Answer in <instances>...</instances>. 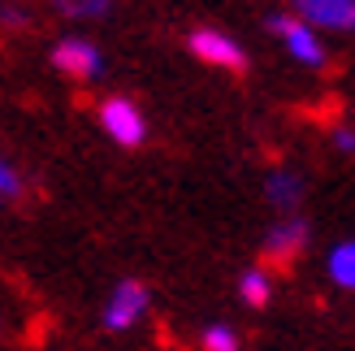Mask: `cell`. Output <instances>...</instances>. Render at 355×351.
Masks as SVG:
<instances>
[{"mask_svg":"<svg viewBox=\"0 0 355 351\" xmlns=\"http://www.w3.org/2000/svg\"><path fill=\"white\" fill-rule=\"evenodd\" d=\"M264 26L273 35H282V44L295 61L304 65H325V44L316 40V26H308L304 17H291V13H269L264 17Z\"/></svg>","mask_w":355,"mask_h":351,"instance_id":"6da1fadb","label":"cell"},{"mask_svg":"<svg viewBox=\"0 0 355 351\" xmlns=\"http://www.w3.org/2000/svg\"><path fill=\"white\" fill-rule=\"evenodd\" d=\"M100 126L121 148H139L148 139V121H144V113L135 109V100H126V96H109L100 104Z\"/></svg>","mask_w":355,"mask_h":351,"instance_id":"7a4b0ae2","label":"cell"},{"mask_svg":"<svg viewBox=\"0 0 355 351\" xmlns=\"http://www.w3.org/2000/svg\"><path fill=\"white\" fill-rule=\"evenodd\" d=\"M144 312H148V286L126 277V282L113 286L109 304H104V329H130Z\"/></svg>","mask_w":355,"mask_h":351,"instance_id":"3957f363","label":"cell"},{"mask_svg":"<svg viewBox=\"0 0 355 351\" xmlns=\"http://www.w3.org/2000/svg\"><path fill=\"white\" fill-rule=\"evenodd\" d=\"M187 48H191V57H200V61H208V65H221V69H243V65H247V52L230 40L225 31H212V26L191 31Z\"/></svg>","mask_w":355,"mask_h":351,"instance_id":"277c9868","label":"cell"},{"mask_svg":"<svg viewBox=\"0 0 355 351\" xmlns=\"http://www.w3.org/2000/svg\"><path fill=\"white\" fill-rule=\"evenodd\" d=\"M52 65L61 69V74H69V78H96L100 74V48L92 44V40H78V35H69V40H57L52 44Z\"/></svg>","mask_w":355,"mask_h":351,"instance_id":"5b68a950","label":"cell"},{"mask_svg":"<svg viewBox=\"0 0 355 351\" xmlns=\"http://www.w3.org/2000/svg\"><path fill=\"white\" fill-rule=\"evenodd\" d=\"M295 17L325 31H355V0H291Z\"/></svg>","mask_w":355,"mask_h":351,"instance_id":"8992f818","label":"cell"},{"mask_svg":"<svg viewBox=\"0 0 355 351\" xmlns=\"http://www.w3.org/2000/svg\"><path fill=\"white\" fill-rule=\"evenodd\" d=\"M304 243H308V225L299 217H282L269 230V239H264V256L277 260V265H291V260L304 252Z\"/></svg>","mask_w":355,"mask_h":351,"instance_id":"52a82bcc","label":"cell"},{"mask_svg":"<svg viewBox=\"0 0 355 351\" xmlns=\"http://www.w3.org/2000/svg\"><path fill=\"white\" fill-rule=\"evenodd\" d=\"M239 295H243L247 308H264V304H269V295H273L269 269H247V273L239 277Z\"/></svg>","mask_w":355,"mask_h":351,"instance_id":"ba28073f","label":"cell"},{"mask_svg":"<svg viewBox=\"0 0 355 351\" xmlns=\"http://www.w3.org/2000/svg\"><path fill=\"white\" fill-rule=\"evenodd\" d=\"M329 277H334L343 291H355V239L338 243V248L329 252Z\"/></svg>","mask_w":355,"mask_h":351,"instance_id":"9c48e42d","label":"cell"},{"mask_svg":"<svg viewBox=\"0 0 355 351\" xmlns=\"http://www.w3.org/2000/svg\"><path fill=\"white\" fill-rule=\"evenodd\" d=\"M269 200L291 217V208L299 204V178H295V173H286V169L273 173V178H269Z\"/></svg>","mask_w":355,"mask_h":351,"instance_id":"30bf717a","label":"cell"},{"mask_svg":"<svg viewBox=\"0 0 355 351\" xmlns=\"http://www.w3.org/2000/svg\"><path fill=\"white\" fill-rule=\"evenodd\" d=\"M65 17H74V22H87V17H104L109 13V0H52Z\"/></svg>","mask_w":355,"mask_h":351,"instance_id":"8fae6325","label":"cell"},{"mask_svg":"<svg viewBox=\"0 0 355 351\" xmlns=\"http://www.w3.org/2000/svg\"><path fill=\"white\" fill-rule=\"evenodd\" d=\"M204 351H239V334L230 325H208L204 329Z\"/></svg>","mask_w":355,"mask_h":351,"instance_id":"7c38bea8","label":"cell"},{"mask_svg":"<svg viewBox=\"0 0 355 351\" xmlns=\"http://www.w3.org/2000/svg\"><path fill=\"white\" fill-rule=\"evenodd\" d=\"M0 191H5V200H13L17 191H22V178H17V169H13L9 161L0 165Z\"/></svg>","mask_w":355,"mask_h":351,"instance_id":"4fadbf2b","label":"cell"},{"mask_svg":"<svg viewBox=\"0 0 355 351\" xmlns=\"http://www.w3.org/2000/svg\"><path fill=\"white\" fill-rule=\"evenodd\" d=\"M334 144H338V152H355V130L338 126V130H334Z\"/></svg>","mask_w":355,"mask_h":351,"instance_id":"5bb4252c","label":"cell"}]
</instances>
